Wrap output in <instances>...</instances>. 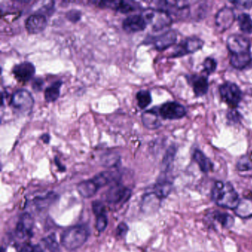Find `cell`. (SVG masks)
Instances as JSON below:
<instances>
[{
    "label": "cell",
    "mask_w": 252,
    "mask_h": 252,
    "mask_svg": "<svg viewBox=\"0 0 252 252\" xmlns=\"http://www.w3.org/2000/svg\"><path fill=\"white\" fill-rule=\"evenodd\" d=\"M89 227L78 224L66 228L60 236V244L68 251H75L86 243L90 237Z\"/></svg>",
    "instance_id": "obj_2"
},
{
    "label": "cell",
    "mask_w": 252,
    "mask_h": 252,
    "mask_svg": "<svg viewBox=\"0 0 252 252\" xmlns=\"http://www.w3.org/2000/svg\"><path fill=\"white\" fill-rule=\"evenodd\" d=\"M11 105L18 113L29 114L34 105V99L27 90H18L12 95Z\"/></svg>",
    "instance_id": "obj_3"
},
{
    "label": "cell",
    "mask_w": 252,
    "mask_h": 252,
    "mask_svg": "<svg viewBox=\"0 0 252 252\" xmlns=\"http://www.w3.org/2000/svg\"><path fill=\"white\" fill-rule=\"evenodd\" d=\"M94 4L101 8H110L123 14L131 12L138 8L135 2H129V1H103V2H94Z\"/></svg>",
    "instance_id": "obj_18"
},
{
    "label": "cell",
    "mask_w": 252,
    "mask_h": 252,
    "mask_svg": "<svg viewBox=\"0 0 252 252\" xmlns=\"http://www.w3.org/2000/svg\"><path fill=\"white\" fill-rule=\"evenodd\" d=\"M132 190L121 183L114 184L106 191L104 200L110 204L125 203L130 199Z\"/></svg>",
    "instance_id": "obj_4"
},
{
    "label": "cell",
    "mask_w": 252,
    "mask_h": 252,
    "mask_svg": "<svg viewBox=\"0 0 252 252\" xmlns=\"http://www.w3.org/2000/svg\"><path fill=\"white\" fill-rule=\"evenodd\" d=\"M2 252H5V251L4 250V248L3 247L2 248Z\"/></svg>",
    "instance_id": "obj_41"
},
{
    "label": "cell",
    "mask_w": 252,
    "mask_h": 252,
    "mask_svg": "<svg viewBox=\"0 0 252 252\" xmlns=\"http://www.w3.org/2000/svg\"><path fill=\"white\" fill-rule=\"evenodd\" d=\"M238 26L241 32L246 34H252V19L251 16L248 14H240L237 18Z\"/></svg>",
    "instance_id": "obj_28"
},
{
    "label": "cell",
    "mask_w": 252,
    "mask_h": 252,
    "mask_svg": "<svg viewBox=\"0 0 252 252\" xmlns=\"http://www.w3.org/2000/svg\"><path fill=\"white\" fill-rule=\"evenodd\" d=\"M227 118H228V120L236 123V122H240V115L239 114L238 112L234 110V111L230 112V113L227 115Z\"/></svg>",
    "instance_id": "obj_38"
},
{
    "label": "cell",
    "mask_w": 252,
    "mask_h": 252,
    "mask_svg": "<svg viewBox=\"0 0 252 252\" xmlns=\"http://www.w3.org/2000/svg\"><path fill=\"white\" fill-rule=\"evenodd\" d=\"M159 116L160 115L158 112L156 111V108L144 112L141 116L143 125L149 129H158L161 126Z\"/></svg>",
    "instance_id": "obj_20"
},
{
    "label": "cell",
    "mask_w": 252,
    "mask_h": 252,
    "mask_svg": "<svg viewBox=\"0 0 252 252\" xmlns=\"http://www.w3.org/2000/svg\"><path fill=\"white\" fill-rule=\"evenodd\" d=\"M235 21V14L232 8L224 7L215 16V26L219 32L228 30Z\"/></svg>",
    "instance_id": "obj_10"
},
{
    "label": "cell",
    "mask_w": 252,
    "mask_h": 252,
    "mask_svg": "<svg viewBox=\"0 0 252 252\" xmlns=\"http://www.w3.org/2000/svg\"><path fill=\"white\" fill-rule=\"evenodd\" d=\"M236 215L241 218H246L252 216V200L250 198H244L240 200L238 206L235 209Z\"/></svg>",
    "instance_id": "obj_26"
},
{
    "label": "cell",
    "mask_w": 252,
    "mask_h": 252,
    "mask_svg": "<svg viewBox=\"0 0 252 252\" xmlns=\"http://www.w3.org/2000/svg\"><path fill=\"white\" fill-rule=\"evenodd\" d=\"M237 169L239 171L252 170V152L249 154L245 155L239 159L237 163Z\"/></svg>",
    "instance_id": "obj_31"
},
{
    "label": "cell",
    "mask_w": 252,
    "mask_h": 252,
    "mask_svg": "<svg viewBox=\"0 0 252 252\" xmlns=\"http://www.w3.org/2000/svg\"><path fill=\"white\" fill-rule=\"evenodd\" d=\"M178 36L176 32L173 30L168 31L163 34L152 38L150 42L154 45L155 48L158 51H163L172 46L176 42Z\"/></svg>",
    "instance_id": "obj_17"
},
{
    "label": "cell",
    "mask_w": 252,
    "mask_h": 252,
    "mask_svg": "<svg viewBox=\"0 0 252 252\" xmlns=\"http://www.w3.org/2000/svg\"><path fill=\"white\" fill-rule=\"evenodd\" d=\"M147 25L148 23L143 14H133L126 17L124 20L122 26L124 30L128 33H137L145 30Z\"/></svg>",
    "instance_id": "obj_13"
},
{
    "label": "cell",
    "mask_w": 252,
    "mask_h": 252,
    "mask_svg": "<svg viewBox=\"0 0 252 252\" xmlns=\"http://www.w3.org/2000/svg\"><path fill=\"white\" fill-rule=\"evenodd\" d=\"M176 152L177 148L175 146H171V147L168 149L167 151L166 152V154L164 155L163 161H162L163 172H167L168 171L171 169V166H172L174 160H175Z\"/></svg>",
    "instance_id": "obj_29"
},
{
    "label": "cell",
    "mask_w": 252,
    "mask_h": 252,
    "mask_svg": "<svg viewBox=\"0 0 252 252\" xmlns=\"http://www.w3.org/2000/svg\"><path fill=\"white\" fill-rule=\"evenodd\" d=\"M193 159L197 163L200 170L204 173L210 172L213 169V163L206 155L199 150H194L193 153Z\"/></svg>",
    "instance_id": "obj_23"
},
{
    "label": "cell",
    "mask_w": 252,
    "mask_h": 252,
    "mask_svg": "<svg viewBox=\"0 0 252 252\" xmlns=\"http://www.w3.org/2000/svg\"><path fill=\"white\" fill-rule=\"evenodd\" d=\"M122 176V174L118 170H106L97 174L91 179L100 189L110 184L120 183Z\"/></svg>",
    "instance_id": "obj_12"
},
{
    "label": "cell",
    "mask_w": 252,
    "mask_h": 252,
    "mask_svg": "<svg viewBox=\"0 0 252 252\" xmlns=\"http://www.w3.org/2000/svg\"><path fill=\"white\" fill-rule=\"evenodd\" d=\"M158 113L160 117L163 119L176 120L184 118L187 115V110L180 103L169 101L160 106Z\"/></svg>",
    "instance_id": "obj_9"
},
{
    "label": "cell",
    "mask_w": 252,
    "mask_h": 252,
    "mask_svg": "<svg viewBox=\"0 0 252 252\" xmlns=\"http://www.w3.org/2000/svg\"><path fill=\"white\" fill-rule=\"evenodd\" d=\"M212 216L214 220H215L218 223L220 224L224 228H231L234 225V218L229 214L216 211V212H213Z\"/></svg>",
    "instance_id": "obj_27"
},
{
    "label": "cell",
    "mask_w": 252,
    "mask_h": 252,
    "mask_svg": "<svg viewBox=\"0 0 252 252\" xmlns=\"http://www.w3.org/2000/svg\"><path fill=\"white\" fill-rule=\"evenodd\" d=\"M29 252H62V249L56 234H51L30 247Z\"/></svg>",
    "instance_id": "obj_11"
},
{
    "label": "cell",
    "mask_w": 252,
    "mask_h": 252,
    "mask_svg": "<svg viewBox=\"0 0 252 252\" xmlns=\"http://www.w3.org/2000/svg\"><path fill=\"white\" fill-rule=\"evenodd\" d=\"M137 102L138 107L141 109H144L148 107L152 103V95L150 91L147 90H142L136 94Z\"/></svg>",
    "instance_id": "obj_30"
},
{
    "label": "cell",
    "mask_w": 252,
    "mask_h": 252,
    "mask_svg": "<svg viewBox=\"0 0 252 252\" xmlns=\"http://www.w3.org/2000/svg\"><path fill=\"white\" fill-rule=\"evenodd\" d=\"M129 231V227L125 222H121L116 228V235L119 237H125Z\"/></svg>",
    "instance_id": "obj_36"
},
{
    "label": "cell",
    "mask_w": 252,
    "mask_h": 252,
    "mask_svg": "<svg viewBox=\"0 0 252 252\" xmlns=\"http://www.w3.org/2000/svg\"><path fill=\"white\" fill-rule=\"evenodd\" d=\"M66 18L72 23H77L82 18V13L77 10H71L66 14Z\"/></svg>",
    "instance_id": "obj_34"
},
{
    "label": "cell",
    "mask_w": 252,
    "mask_h": 252,
    "mask_svg": "<svg viewBox=\"0 0 252 252\" xmlns=\"http://www.w3.org/2000/svg\"><path fill=\"white\" fill-rule=\"evenodd\" d=\"M227 48L231 55L251 53V42L246 36L234 34L227 39Z\"/></svg>",
    "instance_id": "obj_8"
},
{
    "label": "cell",
    "mask_w": 252,
    "mask_h": 252,
    "mask_svg": "<svg viewBox=\"0 0 252 252\" xmlns=\"http://www.w3.org/2000/svg\"><path fill=\"white\" fill-rule=\"evenodd\" d=\"M250 195H251V197H248V198H250V199H252V193H251Z\"/></svg>",
    "instance_id": "obj_40"
},
{
    "label": "cell",
    "mask_w": 252,
    "mask_h": 252,
    "mask_svg": "<svg viewBox=\"0 0 252 252\" xmlns=\"http://www.w3.org/2000/svg\"><path fill=\"white\" fill-rule=\"evenodd\" d=\"M34 218L29 212H24L19 218L15 228V234L19 239L31 238L33 236Z\"/></svg>",
    "instance_id": "obj_7"
},
{
    "label": "cell",
    "mask_w": 252,
    "mask_h": 252,
    "mask_svg": "<svg viewBox=\"0 0 252 252\" xmlns=\"http://www.w3.org/2000/svg\"><path fill=\"white\" fill-rule=\"evenodd\" d=\"M252 62V57L251 53L231 55V59H230V63H231V66L237 70H243L248 66L250 65Z\"/></svg>",
    "instance_id": "obj_24"
},
{
    "label": "cell",
    "mask_w": 252,
    "mask_h": 252,
    "mask_svg": "<svg viewBox=\"0 0 252 252\" xmlns=\"http://www.w3.org/2000/svg\"><path fill=\"white\" fill-rule=\"evenodd\" d=\"M172 182L169 181V180L166 179L164 175H160V178L158 180L157 183L155 184L152 192L159 200H162V199H164L168 197V195L170 194L171 191H172Z\"/></svg>",
    "instance_id": "obj_19"
},
{
    "label": "cell",
    "mask_w": 252,
    "mask_h": 252,
    "mask_svg": "<svg viewBox=\"0 0 252 252\" xmlns=\"http://www.w3.org/2000/svg\"><path fill=\"white\" fill-rule=\"evenodd\" d=\"M41 139L45 143V144H49L50 140H51V137L48 134H44L41 137Z\"/></svg>",
    "instance_id": "obj_39"
},
{
    "label": "cell",
    "mask_w": 252,
    "mask_h": 252,
    "mask_svg": "<svg viewBox=\"0 0 252 252\" xmlns=\"http://www.w3.org/2000/svg\"><path fill=\"white\" fill-rule=\"evenodd\" d=\"M193 91L197 97H201L207 94L209 82L206 76H192L191 78Z\"/></svg>",
    "instance_id": "obj_22"
},
{
    "label": "cell",
    "mask_w": 252,
    "mask_h": 252,
    "mask_svg": "<svg viewBox=\"0 0 252 252\" xmlns=\"http://www.w3.org/2000/svg\"><path fill=\"white\" fill-rule=\"evenodd\" d=\"M92 209L95 215V228L98 232H103L105 231L108 225V218L105 206L100 200H95L93 202Z\"/></svg>",
    "instance_id": "obj_15"
},
{
    "label": "cell",
    "mask_w": 252,
    "mask_h": 252,
    "mask_svg": "<svg viewBox=\"0 0 252 252\" xmlns=\"http://www.w3.org/2000/svg\"><path fill=\"white\" fill-rule=\"evenodd\" d=\"M212 199L218 206L233 210L240 201L238 194L231 184L220 181H215L212 187Z\"/></svg>",
    "instance_id": "obj_1"
},
{
    "label": "cell",
    "mask_w": 252,
    "mask_h": 252,
    "mask_svg": "<svg viewBox=\"0 0 252 252\" xmlns=\"http://www.w3.org/2000/svg\"><path fill=\"white\" fill-rule=\"evenodd\" d=\"M44 86V82L40 78H37V79H33V82H32V88L33 91L39 92L42 90V88Z\"/></svg>",
    "instance_id": "obj_37"
},
{
    "label": "cell",
    "mask_w": 252,
    "mask_h": 252,
    "mask_svg": "<svg viewBox=\"0 0 252 252\" xmlns=\"http://www.w3.org/2000/svg\"><path fill=\"white\" fill-rule=\"evenodd\" d=\"M221 99L231 108H236L242 99V91L235 83L225 82L219 88Z\"/></svg>",
    "instance_id": "obj_5"
},
{
    "label": "cell",
    "mask_w": 252,
    "mask_h": 252,
    "mask_svg": "<svg viewBox=\"0 0 252 252\" xmlns=\"http://www.w3.org/2000/svg\"><path fill=\"white\" fill-rule=\"evenodd\" d=\"M119 163V157L117 155L106 154L101 158V163L106 167L113 168L117 166Z\"/></svg>",
    "instance_id": "obj_32"
},
{
    "label": "cell",
    "mask_w": 252,
    "mask_h": 252,
    "mask_svg": "<svg viewBox=\"0 0 252 252\" xmlns=\"http://www.w3.org/2000/svg\"><path fill=\"white\" fill-rule=\"evenodd\" d=\"M203 45L204 42L197 36L187 38L175 47L170 58H178L187 54H194L201 49Z\"/></svg>",
    "instance_id": "obj_6"
},
{
    "label": "cell",
    "mask_w": 252,
    "mask_h": 252,
    "mask_svg": "<svg viewBox=\"0 0 252 252\" xmlns=\"http://www.w3.org/2000/svg\"><path fill=\"white\" fill-rule=\"evenodd\" d=\"M203 70L207 74H212L217 69V62L213 58L208 57L203 62Z\"/></svg>",
    "instance_id": "obj_33"
},
{
    "label": "cell",
    "mask_w": 252,
    "mask_h": 252,
    "mask_svg": "<svg viewBox=\"0 0 252 252\" xmlns=\"http://www.w3.org/2000/svg\"><path fill=\"white\" fill-rule=\"evenodd\" d=\"M230 2L238 9H250L252 8V1H249V0L241 1V0H240V1H231Z\"/></svg>",
    "instance_id": "obj_35"
},
{
    "label": "cell",
    "mask_w": 252,
    "mask_h": 252,
    "mask_svg": "<svg viewBox=\"0 0 252 252\" xmlns=\"http://www.w3.org/2000/svg\"><path fill=\"white\" fill-rule=\"evenodd\" d=\"M48 26V20L42 14L31 15L26 21V29L30 34L42 33Z\"/></svg>",
    "instance_id": "obj_14"
},
{
    "label": "cell",
    "mask_w": 252,
    "mask_h": 252,
    "mask_svg": "<svg viewBox=\"0 0 252 252\" xmlns=\"http://www.w3.org/2000/svg\"><path fill=\"white\" fill-rule=\"evenodd\" d=\"M12 73L19 82H27L30 81L36 73V68L32 63L24 62L16 64L12 69Z\"/></svg>",
    "instance_id": "obj_16"
},
{
    "label": "cell",
    "mask_w": 252,
    "mask_h": 252,
    "mask_svg": "<svg viewBox=\"0 0 252 252\" xmlns=\"http://www.w3.org/2000/svg\"><path fill=\"white\" fill-rule=\"evenodd\" d=\"M63 86L62 81H57L45 89V98L47 102H54L58 99Z\"/></svg>",
    "instance_id": "obj_25"
},
{
    "label": "cell",
    "mask_w": 252,
    "mask_h": 252,
    "mask_svg": "<svg viewBox=\"0 0 252 252\" xmlns=\"http://www.w3.org/2000/svg\"><path fill=\"white\" fill-rule=\"evenodd\" d=\"M98 187L92 179L82 181L77 185V191L84 198H91L98 191Z\"/></svg>",
    "instance_id": "obj_21"
}]
</instances>
